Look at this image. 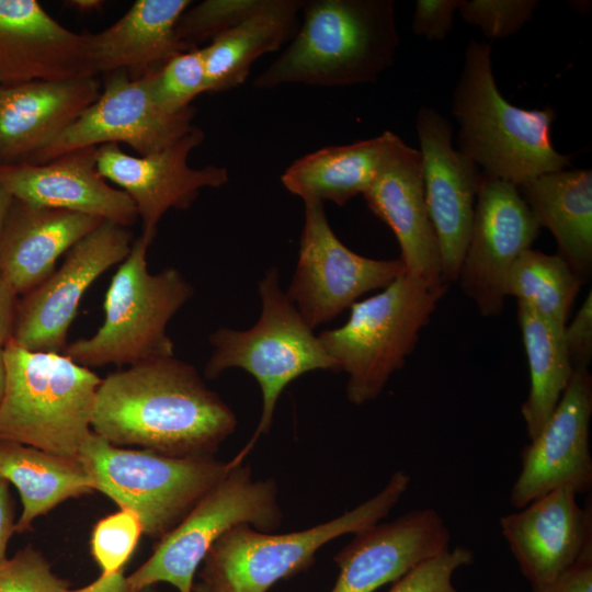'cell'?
I'll list each match as a JSON object with an SVG mask.
<instances>
[{
	"mask_svg": "<svg viewBox=\"0 0 592 592\" xmlns=\"http://www.w3.org/2000/svg\"><path fill=\"white\" fill-rule=\"evenodd\" d=\"M236 428L231 408L174 355L101 379L91 417V431L107 442L172 457L214 456Z\"/></svg>",
	"mask_w": 592,
	"mask_h": 592,
	"instance_id": "obj_1",
	"label": "cell"
},
{
	"mask_svg": "<svg viewBox=\"0 0 592 592\" xmlns=\"http://www.w3.org/2000/svg\"><path fill=\"white\" fill-rule=\"evenodd\" d=\"M399 43L392 0L303 1L294 37L253 87L375 82L392 66Z\"/></svg>",
	"mask_w": 592,
	"mask_h": 592,
	"instance_id": "obj_2",
	"label": "cell"
},
{
	"mask_svg": "<svg viewBox=\"0 0 592 592\" xmlns=\"http://www.w3.org/2000/svg\"><path fill=\"white\" fill-rule=\"evenodd\" d=\"M452 113L459 125L458 150L486 177L519 186L571 163L551 143L554 109L525 110L503 98L486 42L471 39L466 47Z\"/></svg>",
	"mask_w": 592,
	"mask_h": 592,
	"instance_id": "obj_3",
	"label": "cell"
},
{
	"mask_svg": "<svg viewBox=\"0 0 592 592\" xmlns=\"http://www.w3.org/2000/svg\"><path fill=\"white\" fill-rule=\"evenodd\" d=\"M3 356L0 440L77 457L91 433L102 378L64 353L30 351L12 340Z\"/></svg>",
	"mask_w": 592,
	"mask_h": 592,
	"instance_id": "obj_4",
	"label": "cell"
},
{
	"mask_svg": "<svg viewBox=\"0 0 592 592\" xmlns=\"http://www.w3.org/2000/svg\"><path fill=\"white\" fill-rule=\"evenodd\" d=\"M447 287L431 286L405 273L379 294L355 301L343 326L318 335L338 372L348 374L351 403L360 406L378 397L414 350Z\"/></svg>",
	"mask_w": 592,
	"mask_h": 592,
	"instance_id": "obj_5",
	"label": "cell"
},
{
	"mask_svg": "<svg viewBox=\"0 0 592 592\" xmlns=\"http://www.w3.org/2000/svg\"><path fill=\"white\" fill-rule=\"evenodd\" d=\"M261 315L250 329L219 328L209 335L213 352L205 365V377L217 378L238 367L258 382L262 412L251 440L236 456L243 457L260 435L270 431L278 398L287 385L317 369L338 372L319 337L304 320L281 287L278 270L270 269L259 285Z\"/></svg>",
	"mask_w": 592,
	"mask_h": 592,
	"instance_id": "obj_6",
	"label": "cell"
},
{
	"mask_svg": "<svg viewBox=\"0 0 592 592\" xmlns=\"http://www.w3.org/2000/svg\"><path fill=\"white\" fill-rule=\"evenodd\" d=\"M403 470L392 473L374 497L328 522L309 528L272 534L240 524L210 548L198 577L212 592H267L277 581L309 568L318 550L345 534L379 523L410 485Z\"/></svg>",
	"mask_w": 592,
	"mask_h": 592,
	"instance_id": "obj_7",
	"label": "cell"
},
{
	"mask_svg": "<svg viewBox=\"0 0 592 592\" xmlns=\"http://www.w3.org/2000/svg\"><path fill=\"white\" fill-rule=\"evenodd\" d=\"M150 244L139 236L113 275L104 297V321L90 338L66 345L64 354L86 366H128L174 355L167 326L192 297L193 287L174 267L152 274Z\"/></svg>",
	"mask_w": 592,
	"mask_h": 592,
	"instance_id": "obj_8",
	"label": "cell"
},
{
	"mask_svg": "<svg viewBox=\"0 0 592 592\" xmlns=\"http://www.w3.org/2000/svg\"><path fill=\"white\" fill-rule=\"evenodd\" d=\"M94 490L136 514L143 534H168L235 465L114 445L91 431L77 456Z\"/></svg>",
	"mask_w": 592,
	"mask_h": 592,
	"instance_id": "obj_9",
	"label": "cell"
},
{
	"mask_svg": "<svg viewBox=\"0 0 592 592\" xmlns=\"http://www.w3.org/2000/svg\"><path fill=\"white\" fill-rule=\"evenodd\" d=\"M155 546L151 556L126 577L132 592L164 582L193 592L195 574L214 544L231 527L248 524L262 532L280 527L283 513L274 479H254L237 462Z\"/></svg>",
	"mask_w": 592,
	"mask_h": 592,
	"instance_id": "obj_10",
	"label": "cell"
},
{
	"mask_svg": "<svg viewBox=\"0 0 592 592\" xmlns=\"http://www.w3.org/2000/svg\"><path fill=\"white\" fill-rule=\"evenodd\" d=\"M296 270L286 292L307 325H325L363 294L385 288L406 273L400 259L375 260L348 247L332 230L323 203L305 200Z\"/></svg>",
	"mask_w": 592,
	"mask_h": 592,
	"instance_id": "obj_11",
	"label": "cell"
},
{
	"mask_svg": "<svg viewBox=\"0 0 592 592\" xmlns=\"http://www.w3.org/2000/svg\"><path fill=\"white\" fill-rule=\"evenodd\" d=\"M150 72L136 78L126 72L106 75L99 98L25 162L45 163L77 149L119 143L147 156L181 139L194 127L195 109L177 114L162 111L150 93Z\"/></svg>",
	"mask_w": 592,
	"mask_h": 592,
	"instance_id": "obj_12",
	"label": "cell"
},
{
	"mask_svg": "<svg viewBox=\"0 0 592 592\" xmlns=\"http://www.w3.org/2000/svg\"><path fill=\"white\" fill-rule=\"evenodd\" d=\"M128 227L104 221L68 252L62 264L19 300L12 341L30 351L60 353L89 286L123 262L133 246Z\"/></svg>",
	"mask_w": 592,
	"mask_h": 592,
	"instance_id": "obj_13",
	"label": "cell"
},
{
	"mask_svg": "<svg viewBox=\"0 0 592 592\" xmlns=\"http://www.w3.org/2000/svg\"><path fill=\"white\" fill-rule=\"evenodd\" d=\"M539 229L516 185L482 174L457 281L483 317L501 314L510 267Z\"/></svg>",
	"mask_w": 592,
	"mask_h": 592,
	"instance_id": "obj_14",
	"label": "cell"
},
{
	"mask_svg": "<svg viewBox=\"0 0 592 592\" xmlns=\"http://www.w3.org/2000/svg\"><path fill=\"white\" fill-rule=\"evenodd\" d=\"M415 126L425 204L440 244L442 278L449 285L458 280L482 173L453 147L452 125L436 110L422 106Z\"/></svg>",
	"mask_w": 592,
	"mask_h": 592,
	"instance_id": "obj_15",
	"label": "cell"
},
{
	"mask_svg": "<svg viewBox=\"0 0 592 592\" xmlns=\"http://www.w3.org/2000/svg\"><path fill=\"white\" fill-rule=\"evenodd\" d=\"M205 138L194 126L174 144L147 156H130L117 144L98 147L100 174L117 184L135 204L141 220V237L151 244L163 215L171 208L187 209L205 187H219L228 182L227 168L208 164L192 168L190 152Z\"/></svg>",
	"mask_w": 592,
	"mask_h": 592,
	"instance_id": "obj_16",
	"label": "cell"
},
{
	"mask_svg": "<svg viewBox=\"0 0 592 592\" xmlns=\"http://www.w3.org/2000/svg\"><path fill=\"white\" fill-rule=\"evenodd\" d=\"M591 414L592 377L588 369H574L550 419L521 452V473L509 497L513 506L562 487L577 494L591 490Z\"/></svg>",
	"mask_w": 592,
	"mask_h": 592,
	"instance_id": "obj_17",
	"label": "cell"
},
{
	"mask_svg": "<svg viewBox=\"0 0 592 592\" xmlns=\"http://www.w3.org/2000/svg\"><path fill=\"white\" fill-rule=\"evenodd\" d=\"M363 196L368 208L395 234L406 274L431 286L447 285L425 204L420 151L391 132L377 173Z\"/></svg>",
	"mask_w": 592,
	"mask_h": 592,
	"instance_id": "obj_18",
	"label": "cell"
},
{
	"mask_svg": "<svg viewBox=\"0 0 592 592\" xmlns=\"http://www.w3.org/2000/svg\"><path fill=\"white\" fill-rule=\"evenodd\" d=\"M451 533L432 508L415 509L354 534L333 557L339 576L330 592H375L449 548Z\"/></svg>",
	"mask_w": 592,
	"mask_h": 592,
	"instance_id": "obj_19",
	"label": "cell"
},
{
	"mask_svg": "<svg viewBox=\"0 0 592 592\" xmlns=\"http://www.w3.org/2000/svg\"><path fill=\"white\" fill-rule=\"evenodd\" d=\"M562 487L500 517L501 533L532 588L551 582L592 546L591 499Z\"/></svg>",
	"mask_w": 592,
	"mask_h": 592,
	"instance_id": "obj_20",
	"label": "cell"
},
{
	"mask_svg": "<svg viewBox=\"0 0 592 592\" xmlns=\"http://www.w3.org/2000/svg\"><path fill=\"white\" fill-rule=\"evenodd\" d=\"M94 78L87 34L53 19L35 0H0V87Z\"/></svg>",
	"mask_w": 592,
	"mask_h": 592,
	"instance_id": "obj_21",
	"label": "cell"
},
{
	"mask_svg": "<svg viewBox=\"0 0 592 592\" xmlns=\"http://www.w3.org/2000/svg\"><path fill=\"white\" fill-rule=\"evenodd\" d=\"M98 147H86L48 162L0 166V185L15 200L66 209L129 227L138 219L130 197L107 184L96 167Z\"/></svg>",
	"mask_w": 592,
	"mask_h": 592,
	"instance_id": "obj_22",
	"label": "cell"
},
{
	"mask_svg": "<svg viewBox=\"0 0 592 592\" xmlns=\"http://www.w3.org/2000/svg\"><path fill=\"white\" fill-rule=\"evenodd\" d=\"M94 78L0 87V166L27 161L100 95Z\"/></svg>",
	"mask_w": 592,
	"mask_h": 592,
	"instance_id": "obj_23",
	"label": "cell"
},
{
	"mask_svg": "<svg viewBox=\"0 0 592 592\" xmlns=\"http://www.w3.org/2000/svg\"><path fill=\"white\" fill-rule=\"evenodd\" d=\"M104 221L13 198L0 238V273L24 295L55 271L62 253Z\"/></svg>",
	"mask_w": 592,
	"mask_h": 592,
	"instance_id": "obj_24",
	"label": "cell"
},
{
	"mask_svg": "<svg viewBox=\"0 0 592 592\" xmlns=\"http://www.w3.org/2000/svg\"><path fill=\"white\" fill-rule=\"evenodd\" d=\"M190 0H138L113 25L87 34L94 77L133 71L141 77L189 48L177 35V23Z\"/></svg>",
	"mask_w": 592,
	"mask_h": 592,
	"instance_id": "obj_25",
	"label": "cell"
},
{
	"mask_svg": "<svg viewBox=\"0 0 592 592\" xmlns=\"http://www.w3.org/2000/svg\"><path fill=\"white\" fill-rule=\"evenodd\" d=\"M517 187L538 225L555 237L557 254L584 282L592 271V171L548 172Z\"/></svg>",
	"mask_w": 592,
	"mask_h": 592,
	"instance_id": "obj_26",
	"label": "cell"
},
{
	"mask_svg": "<svg viewBox=\"0 0 592 592\" xmlns=\"http://www.w3.org/2000/svg\"><path fill=\"white\" fill-rule=\"evenodd\" d=\"M301 7L299 0H262L244 20L202 47L207 93L237 88L257 59L291 42L299 26Z\"/></svg>",
	"mask_w": 592,
	"mask_h": 592,
	"instance_id": "obj_27",
	"label": "cell"
},
{
	"mask_svg": "<svg viewBox=\"0 0 592 592\" xmlns=\"http://www.w3.org/2000/svg\"><path fill=\"white\" fill-rule=\"evenodd\" d=\"M0 476L20 494L22 512L15 523V533L30 531L37 517L60 503L94 491L77 457L52 454L8 440H0Z\"/></svg>",
	"mask_w": 592,
	"mask_h": 592,
	"instance_id": "obj_28",
	"label": "cell"
},
{
	"mask_svg": "<svg viewBox=\"0 0 592 592\" xmlns=\"http://www.w3.org/2000/svg\"><path fill=\"white\" fill-rule=\"evenodd\" d=\"M390 130L348 145L328 146L292 162L281 182L292 194L305 200L345 205L373 182Z\"/></svg>",
	"mask_w": 592,
	"mask_h": 592,
	"instance_id": "obj_29",
	"label": "cell"
},
{
	"mask_svg": "<svg viewBox=\"0 0 592 592\" xmlns=\"http://www.w3.org/2000/svg\"><path fill=\"white\" fill-rule=\"evenodd\" d=\"M517 320L528 361L531 387L521 413L533 440L554 413L573 374L559 328L522 304Z\"/></svg>",
	"mask_w": 592,
	"mask_h": 592,
	"instance_id": "obj_30",
	"label": "cell"
},
{
	"mask_svg": "<svg viewBox=\"0 0 592 592\" xmlns=\"http://www.w3.org/2000/svg\"><path fill=\"white\" fill-rule=\"evenodd\" d=\"M582 281L558 254L531 248L512 263L505 282V295L516 298L548 322L565 328Z\"/></svg>",
	"mask_w": 592,
	"mask_h": 592,
	"instance_id": "obj_31",
	"label": "cell"
},
{
	"mask_svg": "<svg viewBox=\"0 0 592 592\" xmlns=\"http://www.w3.org/2000/svg\"><path fill=\"white\" fill-rule=\"evenodd\" d=\"M150 93L155 103L169 114L191 107V102L207 93V79L202 47L170 58L150 72Z\"/></svg>",
	"mask_w": 592,
	"mask_h": 592,
	"instance_id": "obj_32",
	"label": "cell"
},
{
	"mask_svg": "<svg viewBox=\"0 0 592 592\" xmlns=\"http://www.w3.org/2000/svg\"><path fill=\"white\" fill-rule=\"evenodd\" d=\"M262 0H205L190 5L177 23V35L189 48L213 41L244 20Z\"/></svg>",
	"mask_w": 592,
	"mask_h": 592,
	"instance_id": "obj_33",
	"label": "cell"
},
{
	"mask_svg": "<svg viewBox=\"0 0 592 592\" xmlns=\"http://www.w3.org/2000/svg\"><path fill=\"white\" fill-rule=\"evenodd\" d=\"M141 534V524L129 510L121 509L99 520L91 535V554L101 574L123 570Z\"/></svg>",
	"mask_w": 592,
	"mask_h": 592,
	"instance_id": "obj_34",
	"label": "cell"
},
{
	"mask_svg": "<svg viewBox=\"0 0 592 592\" xmlns=\"http://www.w3.org/2000/svg\"><path fill=\"white\" fill-rule=\"evenodd\" d=\"M536 0H459L460 16L486 37L503 39L517 33L533 16Z\"/></svg>",
	"mask_w": 592,
	"mask_h": 592,
	"instance_id": "obj_35",
	"label": "cell"
},
{
	"mask_svg": "<svg viewBox=\"0 0 592 592\" xmlns=\"http://www.w3.org/2000/svg\"><path fill=\"white\" fill-rule=\"evenodd\" d=\"M68 581L52 571L44 555L29 545L0 561V592H67Z\"/></svg>",
	"mask_w": 592,
	"mask_h": 592,
	"instance_id": "obj_36",
	"label": "cell"
},
{
	"mask_svg": "<svg viewBox=\"0 0 592 592\" xmlns=\"http://www.w3.org/2000/svg\"><path fill=\"white\" fill-rule=\"evenodd\" d=\"M473 562L471 549L448 548L412 568L395 581L388 592H459L452 582L453 574Z\"/></svg>",
	"mask_w": 592,
	"mask_h": 592,
	"instance_id": "obj_37",
	"label": "cell"
},
{
	"mask_svg": "<svg viewBox=\"0 0 592 592\" xmlns=\"http://www.w3.org/2000/svg\"><path fill=\"white\" fill-rule=\"evenodd\" d=\"M459 0H418L412 18V31L428 41H442L452 30Z\"/></svg>",
	"mask_w": 592,
	"mask_h": 592,
	"instance_id": "obj_38",
	"label": "cell"
},
{
	"mask_svg": "<svg viewBox=\"0 0 592 592\" xmlns=\"http://www.w3.org/2000/svg\"><path fill=\"white\" fill-rule=\"evenodd\" d=\"M563 341L574 369H588L592 357V294L585 297L579 311L563 329Z\"/></svg>",
	"mask_w": 592,
	"mask_h": 592,
	"instance_id": "obj_39",
	"label": "cell"
},
{
	"mask_svg": "<svg viewBox=\"0 0 592 592\" xmlns=\"http://www.w3.org/2000/svg\"><path fill=\"white\" fill-rule=\"evenodd\" d=\"M533 592H592V546L569 569Z\"/></svg>",
	"mask_w": 592,
	"mask_h": 592,
	"instance_id": "obj_40",
	"label": "cell"
},
{
	"mask_svg": "<svg viewBox=\"0 0 592 592\" xmlns=\"http://www.w3.org/2000/svg\"><path fill=\"white\" fill-rule=\"evenodd\" d=\"M18 294L0 273V348L12 339L16 311Z\"/></svg>",
	"mask_w": 592,
	"mask_h": 592,
	"instance_id": "obj_41",
	"label": "cell"
},
{
	"mask_svg": "<svg viewBox=\"0 0 592 592\" xmlns=\"http://www.w3.org/2000/svg\"><path fill=\"white\" fill-rule=\"evenodd\" d=\"M9 482L0 476V561L5 557L7 546L15 533V509Z\"/></svg>",
	"mask_w": 592,
	"mask_h": 592,
	"instance_id": "obj_42",
	"label": "cell"
},
{
	"mask_svg": "<svg viewBox=\"0 0 592 592\" xmlns=\"http://www.w3.org/2000/svg\"><path fill=\"white\" fill-rule=\"evenodd\" d=\"M67 592H132L128 587L124 571H116L100 577L92 583Z\"/></svg>",
	"mask_w": 592,
	"mask_h": 592,
	"instance_id": "obj_43",
	"label": "cell"
},
{
	"mask_svg": "<svg viewBox=\"0 0 592 592\" xmlns=\"http://www.w3.org/2000/svg\"><path fill=\"white\" fill-rule=\"evenodd\" d=\"M13 197L0 185V238Z\"/></svg>",
	"mask_w": 592,
	"mask_h": 592,
	"instance_id": "obj_44",
	"label": "cell"
},
{
	"mask_svg": "<svg viewBox=\"0 0 592 592\" xmlns=\"http://www.w3.org/2000/svg\"><path fill=\"white\" fill-rule=\"evenodd\" d=\"M67 3L72 5L80 12H91L100 10L103 4V2L99 0H73Z\"/></svg>",
	"mask_w": 592,
	"mask_h": 592,
	"instance_id": "obj_45",
	"label": "cell"
},
{
	"mask_svg": "<svg viewBox=\"0 0 592 592\" xmlns=\"http://www.w3.org/2000/svg\"><path fill=\"white\" fill-rule=\"evenodd\" d=\"M5 386V364L3 356V349L0 348V405L4 392Z\"/></svg>",
	"mask_w": 592,
	"mask_h": 592,
	"instance_id": "obj_46",
	"label": "cell"
},
{
	"mask_svg": "<svg viewBox=\"0 0 592 592\" xmlns=\"http://www.w3.org/2000/svg\"><path fill=\"white\" fill-rule=\"evenodd\" d=\"M193 592H212L203 582H197L193 587Z\"/></svg>",
	"mask_w": 592,
	"mask_h": 592,
	"instance_id": "obj_47",
	"label": "cell"
},
{
	"mask_svg": "<svg viewBox=\"0 0 592 592\" xmlns=\"http://www.w3.org/2000/svg\"><path fill=\"white\" fill-rule=\"evenodd\" d=\"M140 592H157L153 587H149V588H146L144 590H141Z\"/></svg>",
	"mask_w": 592,
	"mask_h": 592,
	"instance_id": "obj_48",
	"label": "cell"
}]
</instances>
